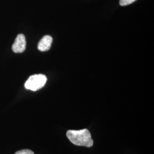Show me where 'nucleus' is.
Returning a JSON list of instances; mask_svg holds the SVG:
<instances>
[{
  "label": "nucleus",
  "mask_w": 154,
  "mask_h": 154,
  "mask_svg": "<svg viewBox=\"0 0 154 154\" xmlns=\"http://www.w3.org/2000/svg\"><path fill=\"white\" fill-rule=\"evenodd\" d=\"M66 136L72 144L79 146L91 147L93 146V140L88 129L81 130H68Z\"/></svg>",
  "instance_id": "f257e3e1"
},
{
  "label": "nucleus",
  "mask_w": 154,
  "mask_h": 154,
  "mask_svg": "<svg viewBox=\"0 0 154 154\" xmlns=\"http://www.w3.org/2000/svg\"><path fill=\"white\" fill-rule=\"evenodd\" d=\"M47 81V78L44 74H35L29 78L25 84V88L33 91L42 88Z\"/></svg>",
  "instance_id": "f03ea898"
},
{
  "label": "nucleus",
  "mask_w": 154,
  "mask_h": 154,
  "mask_svg": "<svg viewBox=\"0 0 154 154\" xmlns=\"http://www.w3.org/2000/svg\"><path fill=\"white\" fill-rule=\"evenodd\" d=\"M26 38L23 34H19L12 45V50L16 53H21L26 49Z\"/></svg>",
  "instance_id": "7ed1b4c3"
},
{
  "label": "nucleus",
  "mask_w": 154,
  "mask_h": 154,
  "mask_svg": "<svg viewBox=\"0 0 154 154\" xmlns=\"http://www.w3.org/2000/svg\"><path fill=\"white\" fill-rule=\"evenodd\" d=\"M53 38L50 35H45L40 40L38 45V49L41 51H46L50 49Z\"/></svg>",
  "instance_id": "20e7f679"
},
{
  "label": "nucleus",
  "mask_w": 154,
  "mask_h": 154,
  "mask_svg": "<svg viewBox=\"0 0 154 154\" xmlns=\"http://www.w3.org/2000/svg\"><path fill=\"white\" fill-rule=\"evenodd\" d=\"M14 154H34V153L30 149H21L17 151Z\"/></svg>",
  "instance_id": "39448f33"
},
{
  "label": "nucleus",
  "mask_w": 154,
  "mask_h": 154,
  "mask_svg": "<svg viewBox=\"0 0 154 154\" xmlns=\"http://www.w3.org/2000/svg\"><path fill=\"white\" fill-rule=\"evenodd\" d=\"M137 0H120L119 4L121 6H126L133 3Z\"/></svg>",
  "instance_id": "423d86ee"
}]
</instances>
